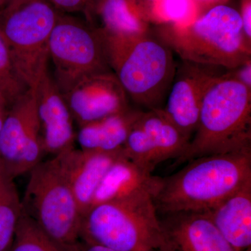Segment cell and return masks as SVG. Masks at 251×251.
<instances>
[{
	"mask_svg": "<svg viewBox=\"0 0 251 251\" xmlns=\"http://www.w3.org/2000/svg\"><path fill=\"white\" fill-rule=\"evenodd\" d=\"M151 1H154V0H151Z\"/></svg>",
	"mask_w": 251,
	"mask_h": 251,
	"instance_id": "836d02e7",
	"label": "cell"
},
{
	"mask_svg": "<svg viewBox=\"0 0 251 251\" xmlns=\"http://www.w3.org/2000/svg\"><path fill=\"white\" fill-rule=\"evenodd\" d=\"M9 251H68L23 213Z\"/></svg>",
	"mask_w": 251,
	"mask_h": 251,
	"instance_id": "44dd1931",
	"label": "cell"
},
{
	"mask_svg": "<svg viewBox=\"0 0 251 251\" xmlns=\"http://www.w3.org/2000/svg\"><path fill=\"white\" fill-rule=\"evenodd\" d=\"M160 178L135 165L124 153L104 176L94 193L90 207L145 191L152 193L154 196Z\"/></svg>",
	"mask_w": 251,
	"mask_h": 251,
	"instance_id": "2e32d148",
	"label": "cell"
},
{
	"mask_svg": "<svg viewBox=\"0 0 251 251\" xmlns=\"http://www.w3.org/2000/svg\"><path fill=\"white\" fill-rule=\"evenodd\" d=\"M49 53L60 91L82 77L112 72L99 31L88 23L63 13L50 36Z\"/></svg>",
	"mask_w": 251,
	"mask_h": 251,
	"instance_id": "ba28073f",
	"label": "cell"
},
{
	"mask_svg": "<svg viewBox=\"0 0 251 251\" xmlns=\"http://www.w3.org/2000/svg\"><path fill=\"white\" fill-rule=\"evenodd\" d=\"M159 219L172 251H237L204 211H178Z\"/></svg>",
	"mask_w": 251,
	"mask_h": 251,
	"instance_id": "4fadbf2b",
	"label": "cell"
},
{
	"mask_svg": "<svg viewBox=\"0 0 251 251\" xmlns=\"http://www.w3.org/2000/svg\"><path fill=\"white\" fill-rule=\"evenodd\" d=\"M59 14L49 0H12L0 9V30L29 89L49 71L50 36Z\"/></svg>",
	"mask_w": 251,
	"mask_h": 251,
	"instance_id": "8992f818",
	"label": "cell"
},
{
	"mask_svg": "<svg viewBox=\"0 0 251 251\" xmlns=\"http://www.w3.org/2000/svg\"><path fill=\"white\" fill-rule=\"evenodd\" d=\"M158 36L183 60L234 69L251 59V42L244 35L240 14L226 5Z\"/></svg>",
	"mask_w": 251,
	"mask_h": 251,
	"instance_id": "5b68a950",
	"label": "cell"
},
{
	"mask_svg": "<svg viewBox=\"0 0 251 251\" xmlns=\"http://www.w3.org/2000/svg\"><path fill=\"white\" fill-rule=\"evenodd\" d=\"M28 89L18 75L9 46L0 30V94L11 105Z\"/></svg>",
	"mask_w": 251,
	"mask_h": 251,
	"instance_id": "7402d4cb",
	"label": "cell"
},
{
	"mask_svg": "<svg viewBox=\"0 0 251 251\" xmlns=\"http://www.w3.org/2000/svg\"><path fill=\"white\" fill-rule=\"evenodd\" d=\"M172 251L171 249H170L169 246L168 245V244H167L166 242V239H165V242L164 244H163V245L161 246V247L159 248V249H157L156 251Z\"/></svg>",
	"mask_w": 251,
	"mask_h": 251,
	"instance_id": "f1b7e54d",
	"label": "cell"
},
{
	"mask_svg": "<svg viewBox=\"0 0 251 251\" xmlns=\"http://www.w3.org/2000/svg\"><path fill=\"white\" fill-rule=\"evenodd\" d=\"M151 192L97 204L82 216L80 239L118 251H155L164 244Z\"/></svg>",
	"mask_w": 251,
	"mask_h": 251,
	"instance_id": "277c9868",
	"label": "cell"
},
{
	"mask_svg": "<svg viewBox=\"0 0 251 251\" xmlns=\"http://www.w3.org/2000/svg\"><path fill=\"white\" fill-rule=\"evenodd\" d=\"M230 69L180 59L163 110L190 140L197 129L203 99Z\"/></svg>",
	"mask_w": 251,
	"mask_h": 251,
	"instance_id": "30bf717a",
	"label": "cell"
},
{
	"mask_svg": "<svg viewBox=\"0 0 251 251\" xmlns=\"http://www.w3.org/2000/svg\"><path fill=\"white\" fill-rule=\"evenodd\" d=\"M124 154L123 148L112 152L87 151L74 147L56 155L75 196L81 215L90 209L104 176Z\"/></svg>",
	"mask_w": 251,
	"mask_h": 251,
	"instance_id": "5bb4252c",
	"label": "cell"
},
{
	"mask_svg": "<svg viewBox=\"0 0 251 251\" xmlns=\"http://www.w3.org/2000/svg\"><path fill=\"white\" fill-rule=\"evenodd\" d=\"M94 14L100 18V25L94 29L102 37H128L149 31L133 0H94L86 18L88 20Z\"/></svg>",
	"mask_w": 251,
	"mask_h": 251,
	"instance_id": "ac0fdd59",
	"label": "cell"
},
{
	"mask_svg": "<svg viewBox=\"0 0 251 251\" xmlns=\"http://www.w3.org/2000/svg\"><path fill=\"white\" fill-rule=\"evenodd\" d=\"M69 251H118L110 248L80 240Z\"/></svg>",
	"mask_w": 251,
	"mask_h": 251,
	"instance_id": "4316f807",
	"label": "cell"
},
{
	"mask_svg": "<svg viewBox=\"0 0 251 251\" xmlns=\"http://www.w3.org/2000/svg\"><path fill=\"white\" fill-rule=\"evenodd\" d=\"M244 251H251V247L249 248V249H247V250Z\"/></svg>",
	"mask_w": 251,
	"mask_h": 251,
	"instance_id": "1f68e13d",
	"label": "cell"
},
{
	"mask_svg": "<svg viewBox=\"0 0 251 251\" xmlns=\"http://www.w3.org/2000/svg\"><path fill=\"white\" fill-rule=\"evenodd\" d=\"M243 31L247 39L251 42V4L250 1H247L243 7L242 14Z\"/></svg>",
	"mask_w": 251,
	"mask_h": 251,
	"instance_id": "484cf974",
	"label": "cell"
},
{
	"mask_svg": "<svg viewBox=\"0 0 251 251\" xmlns=\"http://www.w3.org/2000/svg\"><path fill=\"white\" fill-rule=\"evenodd\" d=\"M29 173L23 212L70 251L80 240L82 215L58 157L40 162Z\"/></svg>",
	"mask_w": 251,
	"mask_h": 251,
	"instance_id": "52a82bcc",
	"label": "cell"
},
{
	"mask_svg": "<svg viewBox=\"0 0 251 251\" xmlns=\"http://www.w3.org/2000/svg\"><path fill=\"white\" fill-rule=\"evenodd\" d=\"M34 90L45 153L54 156L74 148L76 133L74 118L49 71Z\"/></svg>",
	"mask_w": 251,
	"mask_h": 251,
	"instance_id": "7c38bea8",
	"label": "cell"
},
{
	"mask_svg": "<svg viewBox=\"0 0 251 251\" xmlns=\"http://www.w3.org/2000/svg\"><path fill=\"white\" fill-rule=\"evenodd\" d=\"M228 73L206 92L197 129L172 168L199 157L251 147V90Z\"/></svg>",
	"mask_w": 251,
	"mask_h": 251,
	"instance_id": "3957f363",
	"label": "cell"
},
{
	"mask_svg": "<svg viewBox=\"0 0 251 251\" xmlns=\"http://www.w3.org/2000/svg\"><path fill=\"white\" fill-rule=\"evenodd\" d=\"M143 110L127 109L79 126L75 141L81 150L112 152L123 148Z\"/></svg>",
	"mask_w": 251,
	"mask_h": 251,
	"instance_id": "e0dca14e",
	"label": "cell"
},
{
	"mask_svg": "<svg viewBox=\"0 0 251 251\" xmlns=\"http://www.w3.org/2000/svg\"><path fill=\"white\" fill-rule=\"evenodd\" d=\"M60 92L78 127L130 108L129 99L112 72L82 77Z\"/></svg>",
	"mask_w": 251,
	"mask_h": 251,
	"instance_id": "8fae6325",
	"label": "cell"
},
{
	"mask_svg": "<svg viewBox=\"0 0 251 251\" xmlns=\"http://www.w3.org/2000/svg\"><path fill=\"white\" fill-rule=\"evenodd\" d=\"M101 38L109 66L128 99L146 110L163 109L176 71L171 48L150 31Z\"/></svg>",
	"mask_w": 251,
	"mask_h": 251,
	"instance_id": "7a4b0ae2",
	"label": "cell"
},
{
	"mask_svg": "<svg viewBox=\"0 0 251 251\" xmlns=\"http://www.w3.org/2000/svg\"><path fill=\"white\" fill-rule=\"evenodd\" d=\"M200 1H214V0H200Z\"/></svg>",
	"mask_w": 251,
	"mask_h": 251,
	"instance_id": "4dcf8cb0",
	"label": "cell"
},
{
	"mask_svg": "<svg viewBox=\"0 0 251 251\" xmlns=\"http://www.w3.org/2000/svg\"><path fill=\"white\" fill-rule=\"evenodd\" d=\"M61 13L82 12L85 14L93 0H49Z\"/></svg>",
	"mask_w": 251,
	"mask_h": 251,
	"instance_id": "cb8c5ba5",
	"label": "cell"
},
{
	"mask_svg": "<svg viewBox=\"0 0 251 251\" xmlns=\"http://www.w3.org/2000/svg\"><path fill=\"white\" fill-rule=\"evenodd\" d=\"M12 1V0H7V3H6V4H8V3H9V1ZM6 5H5V6H6Z\"/></svg>",
	"mask_w": 251,
	"mask_h": 251,
	"instance_id": "d6a6232c",
	"label": "cell"
},
{
	"mask_svg": "<svg viewBox=\"0 0 251 251\" xmlns=\"http://www.w3.org/2000/svg\"><path fill=\"white\" fill-rule=\"evenodd\" d=\"M6 3H7V0H0V9L4 7Z\"/></svg>",
	"mask_w": 251,
	"mask_h": 251,
	"instance_id": "f546056e",
	"label": "cell"
},
{
	"mask_svg": "<svg viewBox=\"0 0 251 251\" xmlns=\"http://www.w3.org/2000/svg\"><path fill=\"white\" fill-rule=\"evenodd\" d=\"M45 154L35 92L28 89L10 105L0 130V164L16 179L29 173Z\"/></svg>",
	"mask_w": 251,
	"mask_h": 251,
	"instance_id": "9c48e42d",
	"label": "cell"
},
{
	"mask_svg": "<svg viewBox=\"0 0 251 251\" xmlns=\"http://www.w3.org/2000/svg\"><path fill=\"white\" fill-rule=\"evenodd\" d=\"M136 125L148 135L161 162L176 159L186 151L191 141L168 118L163 109L142 112Z\"/></svg>",
	"mask_w": 251,
	"mask_h": 251,
	"instance_id": "d6986e66",
	"label": "cell"
},
{
	"mask_svg": "<svg viewBox=\"0 0 251 251\" xmlns=\"http://www.w3.org/2000/svg\"><path fill=\"white\" fill-rule=\"evenodd\" d=\"M160 178L153 196L158 215L207 211L251 180V147L194 158Z\"/></svg>",
	"mask_w": 251,
	"mask_h": 251,
	"instance_id": "6da1fadb",
	"label": "cell"
},
{
	"mask_svg": "<svg viewBox=\"0 0 251 251\" xmlns=\"http://www.w3.org/2000/svg\"><path fill=\"white\" fill-rule=\"evenodd\" d=\"M156 14L163 21L174 23L175 25L186 24L192 10L191 0H154Z\"/></svg>",
	"mask_w": 251,
	"mask_h": 251,
	"instance_id": "603a6c76",
	"label": "cell"
},
{
	"mask_svg": "<svg viewBox=\"0 0 251 251\" xmlns=\"http://www.w3.org/2000/svg\"><path fill=\"white\" fill-rule=\"evenodd\" d=\"M14 178L0 164V251H9L23 213Z\"/></svg>",
	"mask_w": 251,
	"mask_h": 251,
	"instance_id": "ffe728a7",
	"label": "cell"
},
{
	"mask_svg": "<svg viewBox=\"0 0 251 251\" xmlns=\"http://www.w3.org/2000/svg\"><path fill=\"white\" fill-rule=\"evenodd\" d=\"M204 212L236 251L251 247V180Z\"/></svg>",
	"mask_w": 251,
	"mask_h": 251,
	"instance_id": "9a60e30c",
	"label": "cell"
},
{
	"mask_svg": "<svg viewBox=\"0 0 251 251\" xmlns=\"http://www.w3.org/2000/svg\"><path fill=\"white\" fill-rule=\"evenodd\" d=\"M9 107L10 104L8 103L7 100L5 99L4 97L0 94V130H1L3 124H4Z\"/></svg>",
	"mask_w": 251,
	"mask_h": 251,
	"instance_id": "83f0119b",
	"label": "cell"
},
{
	"mask_svg": "<svg viewBox=\"0 0 251 251\" xmlns=\"http://www.w3.org/2000/svg\"><path fill=\"white\" fill-rule=\"evenodd\" d=\"M228 75L251 90V59L239 67L229 69Z\"/></svg>",
	"mask_w": 251,
	"mask_h": 251,
	"instance_id": "d4e9b609",
	"label": "cell"
}]
</instances>
